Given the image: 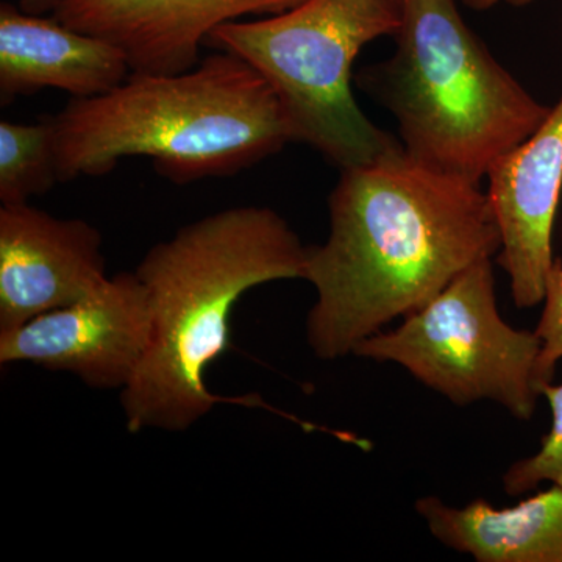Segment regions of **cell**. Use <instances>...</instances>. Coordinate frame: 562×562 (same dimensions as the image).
Segmentation results:
<instances>
[{
	"mask_svg": "<svg viewBox=\"0 0 562 562\" xmlns=\"http://www.w3.org/2000/svg\"><path fill=\"white\" fill-rule=\"evenodd\" d=\"M480 184L417 161L402 144L341 169L330 231L308 246L303 279L316 291L305 327L316 358L353 355L476 261L497 257L501 235Z\"/></svg>",
	"mask_w": 562,
	"mask_h": 562,
	"instance_id": "6da1fadb",
	"label": "cell"
},
{
	"mask_svg": "<svg viewBox=\"0 0 562 562\" xmlns=\"http://www.w3.org/2000/svg\"><path fill=\"white\" fill-rule=\"evenodd\" d=\"M308 246L277 211L235 206L181 227L155 244L136 276L147 294L150 339L132 382L121 391L128 431L190 430L225 398L206 372L232 346L239 299L260 284L305 279Z\"/></svg>",
	"mask_w": 562,
	"mask_h": 562,
	"instance_id": "7a4b0ae2",
	"label": "cell"
},
{
	"mask_svg": "<svg viewBox=\"0 0 562 562\" xmlns=\"http://www.w3.org/2000/svg\"><path fill=\"white\" fill-rule=\"evenodd\" d=\"M52 121L60 181L149 157L183 184L235 176L294 143L268 81L225 50L180 74L132 72L105 94L70 99Z\"/></svg>",
	"mask_w": 562,
	"mask_h": 562,
	"instance_id": "3957f363",
	"label": "cell"
},
{
	"mask_svg": "<svg viewBox=\"0 0 562 562\" xmlns=\"http://www.w3.org/2000/svg\"><path fill=\"white\" fill-rule=\"evenodd\" d=\"M394 38L390 60L358 83L394 114L403 149L432 169L482 183L552 113L492 57L454 0H403Z\"/></svg>",
	"mask_w": 562,
	"mask_h": 562,
	"instance_id": "277c9868",
	"label": "cell"
},
{
	"mask_svg": "<svg viewBox=\"0 0 562 562\" xmlns=\"http://www.w3.org/2000/svg\"><path fill=\"white\" fill-rule=\"evenodd\" d=\"M403 0H305L255 21L210 33L205 46L231 52L268 81L294 143L339 169L366 165L401 146L373 124L351 92V68L366 44L394 36Z\"/></svg>",
	"mask_w": 562,
	"mask_h": 562,
	"instance_id": "5b68a950",
	"label": "cell"
},
{
	"mask_svg": "<svg viewBox=\"0 0 562 562\" xmlns=\"http://www.w3.org/2000/svg\"><path fill=\"white\" fill-rule=\"evenodd\" d=\"M535 330H519L501 314L492 258L476 261L427 305L355 347L364 360L394 362L457 406L490 401L516 419L538 409Z\"/></svg>",
	"mask_w": 562,
	"mask_h": 562,
	"instance_id": "8992f818",
	"label": "cell"
},
{
	"mask_svg": "<svg viewBox=\"0 0 562 562\" xmlns=\"http://www.w3.org/2000/svg\"><path fill=\"white\" fill-rule=\"evenodd\" d=\"M150 339L147 294L136 272L109 277L88 297L0 333V364L31 362L94 390H124Z\"/></svg>",
	"mask_w": 562,
	"mask_h": 562,
	"instance_id": "52a82bcc",
	"label": "cell"
},
{
	"mask_svg": "<svg viewBox=\"0 0 562 562\" xmlns=\"http://www.w3.org/2000/svg\"><path fill=\"white\" fill-rule=\"evenodd\" d=\"M102 235L25 203L0 206V333L65 308L105 283Z\"/></svg>",
	"mask_w": 562,
	"mask_h": 562,
	"instance_id": "ba28073f",
	"label": "cell"
},
{
	"mask_svg": "<svg viewBox=\"0 0 562 562\" xmlns=\"http://www.w3.org/2000/svg\"><path fill=\"white\" fill-rule=\"evenodd\" d=\"M487 199L498 235L497 262L517 308L542 305L554 265L552 236L562 191V98L530 138L492 165Z\"/></svg>",
	"mask_w": 562,
	"mask_h": 562,
	"instance_id": "9c48e42d",
	"label": "cell"
},
{
	"mask_svg": "<svg viewBox=\"0 0 562 562\" xmlns=\"http://www.w3.org/2000/svg\"><path fill=\"white\" fill-rule=\"evenodd\" d=\"M305 0H63L55 20L124 52L132 72L194 68L210 33L250 14L284 13Z\"/></svg>",
	"mask_w": 562,
	"mask_h": 562,
	"instance_id": "30bf717a",
	"label": "cell"
},
{
	"mask_svg": "<svg viewBox=\"0 0 562 562\" xmlns=\"http://www.w3.org/2000/svg\"><path fill=\"white\" fill-rule=\"evenodd\" d=\"M132 68L124 52L101 36L76 31L58 20L24 14L0 5V95H16L43 88L92 98L120 87Z\"/></svg>",
	"mask_w": 562,
	"mask_h": 562,
	"instance_id": "8fae6325",
	"label": "cell"
},
{
	"mask_svg": "<svg viewBox=\"0 0 562 562\" xmlns=\"http://www.w3.org/2000/svg\"><path fill=\"white\" fill-rule=\"evenodd\" d=\"M432 538L479 562H562V487L495 508L484 498L453 506L425 495L414 505Z\"/></svg>",
	"mask_w": 562,
	"mask_h": 562,
	"instance_id": "7c38bea8",
	"label": "cell"
},
{
	"mask_svg": "<svg viewBox=\"0 0 562 562\" xmlns=\"http://www.w3.org/2000/svg\"><path fill=\"white\" fill-rule=\"evenodd\" d=\"M60 183L52 116L36 124L0 122V202L25 203Z\"/></svg>",
	"mask_w": 562,
	"mask_h": 562,
	"instance_id": "4fadbf2b",
	"label": "cell"
},
{
	"mask_svg": "<svg viewBox=\"0 0 562 562\" xmlns=\"http://www.w3.org/2000/svg\"><path fill=\"white\" fill-rule=\"evenodd\" d=\"M539 391L549 402L552 427L538 452L514 462L503 473V490L512 497L536 491L543 482L562 487V383H543Z\"/></svg>",
	"mask_w": 562,
	"mask_h": 562,
	"instance_id": "5bb4252c",
	"label": "cell"
},
{
	"mask_svg": "<svg viewBox=\"0 0 562 562\" xmlns=\"http://www.w3.org/2000/svg\"><path fill=\"white\" fill-rule=\"evenodd\" d=\"M541 353L538 360L539 387L553 382L558 362L562 360V261H554L547 279L543 294L541 319L535 328ZM541 392V391H539Z\"/></svg>",
	"mask_w": 562,
	"mask_h": 562,
	"instance_id": "9a60e30c",
	"label": "cell"
},
{
	"mask_svg": "<svg viewBox=\"0 0 562 562\" xmlns=\"http://www.w3.org/2000/svg\"><path fill=\"white\" fill-rule=\"evenodd\" d=\"M461 2L469 7V9L484 11L497 5L501 0H461ZM505 2L513 7H527L531 5L536 0H505Z\"/></svg>",
	"mask_w": 562,
	"mask_h": 562,
	"instance_id": "2e32d148",
	"label": "cell"
},
{
	"mask_svg": "<svg viewBox=\"0 0 562 562\" xmlns=\"http://www.w3.org/2000/svg\"><path fill=\"white\" fill-rule=\"evenodd\" d=\"M32 2H36V3H54V7H57L58 3L63 2V0H32Z\"/></svg>",
	"mask_w": 562,
	"mask_h": 562,
	"instance_id": "e0dca14e",
	"label": "cell"
}]
</instances>
